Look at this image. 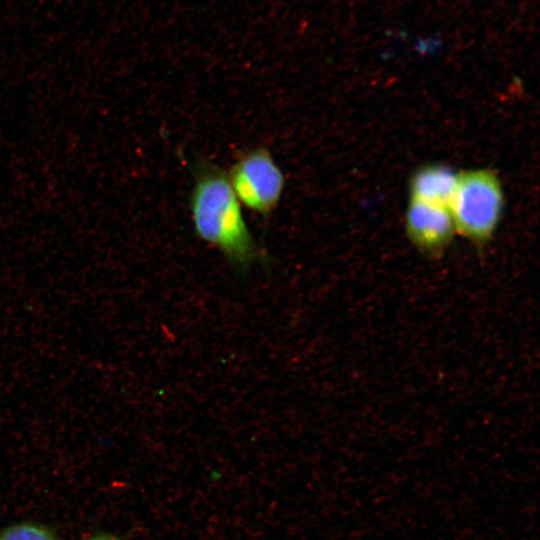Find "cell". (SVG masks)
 I'll list each match as a JSON object with an SVG mask.
<instances>
[{"instance_id": "obj_1", "label": "cell", "mask_w": 540, "mask_h": 540, "mask_svg": "<svg viewBox=\"0 0 540 540\" xmlns=\"http://www.w3.org/2000/svg\"><path fill=\"white\" fill-rule=\"evenodd\" d=\"M193 185L189 206L195 234L217 248L228 263L244 273L269 263L267 252L253 236L229 183L227 173L199 157L191 164Z\"/></svg>"}, {"instance_id": "obj_2", "label": "cell", "mask_w": 540, "mask_h": 540, "mask_svg": "<svg viewBox=\"0 0 540 540\" xmlns=\"http://www.w3.org/2000/svg\"><path fill=\"white\" fill-rule=\"evenodd\" d=\"M503 195L498 178L486 170L457 176L449 204L454 227L465 237L484 243L493 234L500 218Z\"/></svg>"}, {"instance_id": "obj_3", "label": "cell", "mask_w": 540, "mask_h": 540, "mask_svg": "<svg viewBox=\"0 0 540 540\" xmlns=\"http://www.w3.org/2000/svg\"><path fill=\"white\" fill-rule=\"evenodd\" d=\"M227 176L240 204L263 218H268L279 205L285 176L266 147L242 151Z\"/></svg>"}, {"instance_id": "obj_4", "label": "cell", "mask_w": 540, "mask_h": 540, "mask_svg": "<svg viewBox=\"0 0 540 540\" xmlns=\"http://www.w3.org/2000/svg\"><path fill=\"white\" fill-rule=\"evenodd\" d=\"M454 229L447 207L412 199L406 215V230L422 253L440 257L450 244Z\"/></svg>"}, {"instance_id": "obj_5", "label": "cell", "mask_w": 540, "mask_h": 540, "mask_svg": "<svg viewBox=\"0 0 540 540\" xmlns=\"http://www.w3.org/2000/svg\"><path fill=\"white\" fill-rule=\"evenodd\" d=\"M457 176L444 166H427L417 172L412 180V199L449 207Z\"/></svg>"}, {"instance_id": "obj_6", "label": "cell", "mask_w": 540, "mask_h": 540, "mask_svg": "<svg viewBox=\"0 0 540 540\" xmlns=\"http://www.w3.org/2000/svg\"><path fill=\"white\" fill-rule=\"evenodd\" d=\"M0 540H59V538L46 524L20 521L0 528Z\"/></svg>"}, {"instance_id": "obj_7", "label": "cell", "mask_w": 540, "mask_h": 540, "mask_svg": "<svg viewBox=\"0 0 540 540\" xmlns=\"http://www.w3.org/2000/svg\"><path fill=\"white\" fill-rule=\"evenodd\" d=\"M81 540H120L116 535L108 532H98L82 538Z\"/></svg>"}]
</instances>
